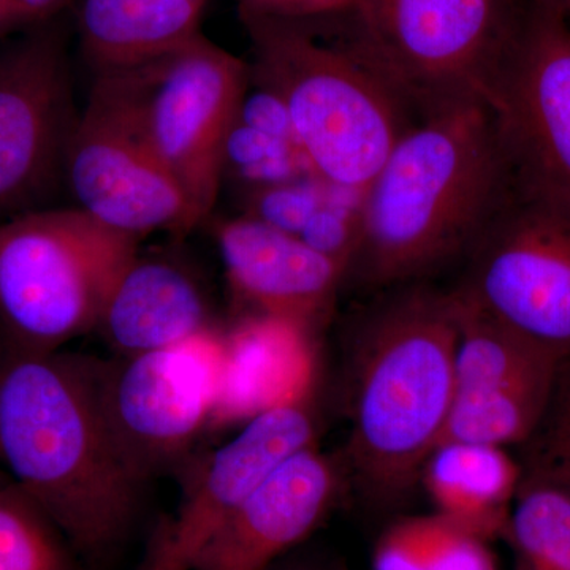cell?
<instances>
[{"label":"cell","instance_id":"obj_1","mask_svg":"<svg viewBox=\"0 0 570 570\" xmlns=\"http://www.w3.org/2000/svg\"><path fill=\"white\" fill-rule=\"evenodd\" d=\"M512 187L485 100L468 97L420 111L363 193L346 277L374 288L422 283L466 258Z\"/></svg>","mask_w":570,"mask_h":570},{"label":"cell","instance_id":"obj_2","mask_svg":"<svg viewBox=\"0 0 570 570\" xmlns=\"http://www.w3.org/2000/svg\"><path fill=\"white\" fill-rule=\"evenodd\" d=\"M0 468L85 560L110 557L132 528L141 482L105 422L96 362L0 355Z\"/></svg>","mask_w":570,"mask_h":570},{"label":"cell","instance_id":"obj_3","mask_svg":"<svg viewBox=\"0 0 570 570\" xmlns=\"http://www.w3.org/2000/svg\"><path fill=\"white\" fill-rule=\"evenodd\" d=\"M356 346L348 461L376 501L404 498L441 441L453 397L459 306L423 283L393 287Z\"/></svg>","mask_w":570,"mask_h":570},{"label":"cell","instance_id":"obj_4","mask_svg":"<svg viewBox=\"0 0 570 570\" xmlns=\"http://www.w3.org/2000/svg\"><path fill=\"white\" fill-rule=\"evenodd\" d=\"M255 82L283 100L299 148L318 178L365 193L414 121L411 105L371 62L343 14L287 20L242 10Z\"/></svg>","mask_w":570,"mask_h":570},{"label":"cell","instance_id":"obj_5","mask_svg":"<svg viewBox=\"0 0 570 570\" xmlns=\"http://www.w3.org/2000/svg\"><path fill=\"white\" fill-rule=\"evenodd\" d=\"M138 239L77 206L0 223V326L7 348L55 352L96 330L105 298Z\"/></svg>","mask_w":570,"mask_h":570},{"label":"cell","instance_id":"obj_6","mask_svg":"<svg viewBox=\"0 0 570 570\" xmlns=\"http://www.w3.org/2000/svg\"><path fill=\"white\" fill-rule=\"evenodd\" d=\"M530 0H355L348 32L412 110L489 104Z\"/></svg>","mask_w":570,"mask_h":570},{"label":"cell","instance_id":"obj_7","mask_svg":"<svg viewBox=\"0 0 570 570\" xmlns=\"http://www.w3.org/2000/svg\"><path fill=\"white\" fill-rule=\"evenodd\" d=\"M181 184L202 223L224 178V151L249 88L250 67L198 36L140 69L97 75Z\"/></svg>","mask_w":570,"mask_h":570},{"label":"cell","instance_id":"obj_8","mask_svg":"<svg viewBox=\"0 0 570 570\" xmlns=\"http://www.w3.org/2000/svg\"><path fill=\"white\" fill-rule=\"evenodd\" d=\"M464 262L461 302L557 362L570 358V202L513 183Z\"/></svg>","mask_w":570,"mask_h":570},{"label":"cell","instance_id":"obj_9","mask_svg":"<svg viewBox=\"0 0 570 570\" xmlns=\"http://www.w3.org/2000/svg\"><path fill=\"white\" fill-rule=\"evenodd\" d=\"M224 335L206 330L176 346L96 362L105 422L138 482L176 463L212 423Z\"/></svg>","mask_w":570,"mask_h":570},{"label":"cell","instance_id":"obj_10","mask_svg":"<svg viewBox=\"0 0 570 570\" xmlns=\"http://www.w3.org/2000/svg\"><path fill=\"white\" fill-rule=\"evenodd\" d=\"M63 176L75 206L119 234H187L202 223L181 184L129 112L96 80L67 145Z\"/></svg>","mask_w":570,"mask_h":570},{"label":"cell","instance_id":"obj_11","mask_svg":"<svg viewBox=\"0 0 570 570\" xmlns=\"http://www.w3.org/2000/svg\"><path fill=\"white\" fill-rule=\"evenodd\" d=\"M489 105L513 183L570 202L568 20L530 0Z\"/></svg>","mask_w":570,"mask_h":570},{"label":"cell","instance_id":"obj_12","mask_svg":"<svg viewBox=\"0 0 570 570\" xmlns=\"http://www.w3.org/2000/svg\"><path fill=\"white\" fill-rule=\"evenodd\" d=\"M77 119L58 29L0 51V223L39 209L52 193Z\"/></svg>","mask_w":570,"mask_h":570},{"label":"cell","instance_id":"obj_13","mask_svg":"<svg viewBox=\"0 0 570 570\" xmlns=\"http://www.w3.org/2000/svg\"><path fill=\"white\" fill-rule=\"evenodd\" d=\"M316 422L306 400L262 412L187 478L178 508L154 532L138 570H193L195 561L262 482L313 448Z\"/></svg>","mask_w":570,"mask_h":570},{"label":"cell","instance_id":"obj_14","mask_svg":"<svg viewBox=\"0 0 570 570\" xmlns=\"http://www.w3.org/2000/svg\"><path fill=\"white\" fill-rule=\"evenodd\" d=\"M455 299L459 340L453 397L438 445H521L538 425L561 362L494 324L456 295Z\"/></svg>","mask_w":570,"mask_h":570},{"label":"cell","instance_id":"obj_15","mask_svg":"<svg viewBox=\"0 0 570 570\" xmlns=\"http://www.w3.org/2000/svg\"><path fill=\"white\" fill-rule=\"evenodd\" d=\"M228 283L253 314L287 318L314 332L330 314L346 269L299 236L253 216L216 225Z\"/></svg>","mask_w":570,"mask_h":570},{"label":"cell","instance_id":"obj_16","mask_svg":"<svg viewBox=\"0 0 570 570\" xmlns=\"http://www.w3.org/2000/svg\"><path fill=\"white\" fill-rule=\"evenodd\" d=\"M340 472L316 448L279 464L202 551L193 570H268L303 542L335 501Z\"/></svg>","mask_w":570,"mask_h":570},{"label":"cell","instance_id":"obj_17","mask_svg":"<svg viewBox=\"0 0 570 570\" xmlns=\"http://www.w3.org/2000/svg\"><path fill=\"white\" fill-rule=\"evenodd\" d=\"M311 333L287 318L249 314L224 335L223 373L209 426L249 422L306 400L313 379Z\"/></svg>","mask_w":570,"mask_h":570},{"label":"cell","instance_id":"obj_18","mask_svg":"<svg viewBox=\"0 0 570 570\" xmlns=\"http://www.w3.org/2000/svg\"><path fill=\"white\" fill-rule=\"evenodd\" d=\"M96 330L121 356L176 346L212 330L200 285L184 266L160 255H140L112 283Z\"/></svg>","mask_w":570,"mask_h":570},{"label":"cell","instance_id":"obj_19","mask_svg":"<svg viewBox=\"0 0 570 570\" xmlns=\"http://www.w3.org/2000/svg\"><path fill=\"white\" fill-rule=\"evenodd\" d=\"M197 0H82V51L97 75L140 69L200 33Z\"/></svg>","mask_w":570,"mask_h":570},{"label":"cell","instance_id":"obj_20","mask_svg":"<svg viewBox=\"0 0 570 570\" xmlns=\"http://www.w3.org/2000/svg\"><path fill=\"white\" fill-rule=\"evenodd\" d=\"M422 480L438 513L485 539L505 535L521 468L494 445L445 442L426 460Z\"/></svg>","mask_w":570,"mask_h":570},{"label":"cell","instance_id":"obj_21","mask_svg":"<svg viewBox=\"0 0 570 570\" xmlns=\"http://www.w3.org/2000/svg\"><path fill=\"white\" fill-rule=\"evenodd\" d=\"M374 570H497L489 542L448 517H412L379 540Z\"/></svg>","mask_w":570,"mask_h":570},{"label":"cell","instance_id":"obj_22","mask_svg":"<svg viewBox=\"0 0 570 570\" xmlns=\"http://www.w3.org/2000/svg\"><path fill=\"white\" fill-rule=\"evenodd\" d=\"M508 535L517 570H570V493L543 480L521 478Z\"/></svg>","mask_w":570,"mask_h":570},{"label":"cell","instance_id":"obj_23","mask_svg":"<svg viewBox=\"0 0 570 570\" xmlns=\"http://www.w3.org/2000/svg\"><path fill=\"white\" fill-rule=\"evenodd\" d=\"M55 524L14 483L0 493V570H70Z\"/></svg>","mask_w":570,"mask_h":570},{"label":"cell","instance_id":"obj_24","mask_svg":"<svg viewBox=\"0 0 570 570\" xmlns=\"http://www.w3.org/2000/svg\"><path fill=\"white\" fill-rule=\"evenodd\" d=\"M521 449V478L543 480L570 493V358L558 365L546 409Z\"/></svg>","mask_w":570,"mask_h":570},{"label":"cell","instance_id":"obj_25","mask_svg":"<svg viewBox=\"0 0 570 570\" xmlns=\"http://www.w3.org/2000/svg\"><path fill=\"white\" fill-rule=\"evenodd\" d=\"M227 171L249 184V189L316 175L299 146L238 121L225 142L224 175Z\"/></svg>","mask_w":570,"mask_h":570},{"label":"cell","instance_id":"obj_26","mask_svg":"<svg viewBox=\"0 0 570 570\" xmlns=\"http://www.w3.org/2000/svg\"><path fill=\"white\" fill-rule=\"evenodd\" d=\"M330 184L318 176L249 189L247 216L298 236L307 220L325 204Z\"/></svg>","mask_w":570,"mask_h":570},{"label":"cell","instance_id":"obj_27","mask_svg":"<svg viewBox=\"0 0 570 570\" xmlns=\"http://www.w3.org/2000/svg\"><path fill=\"white\" fill-rule=\"evenodd\" d=\"M354 3L355 0H239V9L287 20H321L347 13Z\"/></svg>","mask_w":570,"mask_h":570},{"label":"cell","instance_id":"obj_28","mask_svg":"<svg viewBox=\"0 0 570 570\" xmlns=\"http://www.w3.org/2000/svg\"><path fill=\"white\" fill-rule=\"evenodd\" d=\"M37 20L39 18L17 0H0V33L10 31L14 26Z\"/></svg>","mask_w":570,"mask_h":570},{"label":"cell","instance_id":"obj_29","mask_svg":"<svg viewBox=\"0 0 570 570\" xmlns=\"http://www.w3.org/2000/svg\"><path fill=\"white\" fill-rule=\"evenodd\" d=\"M22 7L32 11L39 20L50 17L51 13L61 9L67 0H17Z\"/></svg>","mask_w":570,"mask_h":570},{"label":"cell","instance_id":"obj_30","mask_svg":"<svg viewBox=\"0 0 570 570\" xmlns=\"http://www.w3.org/2000/svg\"><path fill=\"white\" fill-rule=\"evenodd\" d=\"M531 2L542 7V9L560 14L570 22V0H531Z\"/></svg>","mask_w":570,"mask_h":570},{"label":"cell","instance_id":"obj_31","mask_svg":"<svg viewBox=\"0 0 570 570\" xmlns=\"http://www.w3.org/2000/svg\"><path fill=\"white\" fill-rule=\"evenodd\" d=\"M269 570V569H268ZM279 570H344L341 566L330 564L324 561H298L292 562V564L285 566Z\"/></svg>","mask_w":570,"mask_h":570},{"label":"cell","instance_id":"obj_32","mask_svg":"<svg viewBox=\"0 0 570 570\" xmlns=\"http://www.w3.org/2000/svg\"><path fill=\"white\" fill-rule=\"evenodd\" d=\"M13 483V480L10 479V475L0 468V493H3Z\"/></svg>","mask_w":570,"mask_h":570},{"label":"cell","instance_id":"obj_33","mask_svg":"<svg viewBox=\"0 0 570 570\" xmlns=\"http://www.w3.org/2000/svg\"><path fill=\"white\" fill-rule=\"evenodd\" d=\"M197 2H204V3H205V2H206V0H197Z\"/></svg>","mask_w":570,"mask_h":570}]
</instances>
